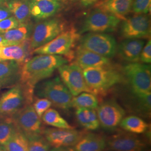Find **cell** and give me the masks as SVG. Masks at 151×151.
Segmentation results:
<instances>
[{"instance_id": "1", "label": "cell", "mask_w": 151, "mask_h": 151, "mask_svg": "<svg viewBox=\"0 0 151 151\" xmlns=\"http://www.w3.org/2000/svg\"><path fill=\"white\" fill-rule=\"evenodd\" d=\"M68 62L65 57L59 55H36L22 65L18 83L34 92L35 87L40 81L50 77L54 70Z\"/></svg>"}, {"instance_id": "2", "label": "cell", "mask_w": 151, "mask_h": 151, "mask_svg": "<svg viewBox=\"0 0 151 151\" xmlns=\"http://www.w3.org/2000/svg\"><path fill=\"white\" fill-rule=\"evenodd\" d=\"M82 73L87 86L94 95L104 94L124 81L122 74L111 66L88 68L82 70Z\"/></svg>"}, {"instance_id": "3", "label": "cell", "mask_w": 151, "mask_h": 151, "mask_svg": "<svg viewBox=\"0 0 151 151\" xmlns=\"http://www.w3.org/2000/svg\"><path fill=\"white\" fill-rule=\"evenodd\" d=\"M35 88L39 97L47 99L57 108L67 110L72 107L73 95L59 77L44 81Z\"/></svg>"}, {"instance_id": "4", "label": "cell", "mask_w": 151, "mask_h": 151, "mask_svg": "<svg viewBox=\"0 0 151 151\" xmlns=\"http://www.w3.org/2000/svg\"><path fill=\"white\" fill-rule=\"evenodd\" d=\"M33 96L17 83L0 97V118H10L24 106L32 104Z\"/></svg>"}, {"instance_id": "5", "label": "cell", "mask_w": 151, "mask_h": 151, "mask_svg": "<svg viewBox=\"0 0 151 151\" xmlns=\"http://www.w3.org/2000/svg\"><path fill=\"white\" fill-rule=\"evenodd\" d=\"M80 37L75 29L72 27L63 31L48 43L33 50L32 53L38 54L69 55L68 60L72 58L71 53L76 41Z\"/></svg>"}, {"instance_id": "6", "label": "cell", "mask_w": 151, "mask_h": 151, "mask_svg": "<svg viewBox=\"0 0 151 151\" xmlns=\"http://www.w3.org/2000/svg\"><path fill=\"white\" fill-rule=\"evenodd\" d=\"M116 42L113 36L105 32H89L81 38L80 47L110 58L116 53Z\"/></svg>"}, {"instance_id": "7", "label": "cell", "mask_w": 151, "mask_h": 151, "mask_svg": "<svg viewBox=\"0 0 151 151\" xmlns=\"http://www.w3.org/2000/svg\"><path fill=\"white\" fill-rule=\"evenodd\" d=\"M16 128L25 135L27 139L43 135L44 128L40 118L32 105H27L19 110L11 118Z\"/></svg>"}, {"instance_id": "8", "label": "cell", "mask_w": 151, "mask_h": 151, "mask_svg": "<svg viewBox=\"0 0 151 151\" xmlns=\"http://www.w3.org/2000/svg\"><path fill=\"white\" fill-rule=\"evenodd\" d=\"M122 19L106 11L97 8L87 16L80 34L86 32H113Z\"/></svg>"}, {"instance_id": "9", "label": "cell", "mask_w": 151, "mask_h": 151, "mask_svg": "<svg viewBox=\"0 0 151 151\" xmlns=\"http://www.w3.org/2000/svg\"><path fill=\"white\" fill-rule=\"evenodd\" d=\"M65 30V24L59 19H47L36 24L30 37L32 50L48 43Z\"/></svg>"}, {"instance_id": "10", "label": "cell", "mask_w": 151, "mask_h": 151, "mask_svg": "<svg viewBox=\"0 0 151 151\" xmlns=\"http://www.w3.org/2000/svg\"><path fill=\"white\" fill-rule=\"evenodd\" d=\"M123 72L135 93L151 92V73L150 65H143L137 62L126 65Z\"/></svg>"}, {"instance_id": "11", "label": "cell", "mask_w": 151, "mask_h": 151, "mask_svg": "<svg viewBox=\"0 0 151 151\" xmlns=\"http://www.w3.org/2000/svg\"><path fill=\"white\" fill-rule=\"evenodd\" d=\"M58 70L61 80L73 96H76L83 92L91 93L85 80L82 70L76 63L63 65Z\"/></svg>"}, {"instance_id": "12", "label": "cell", "mask_w": 151, "mask_h": 151, "mask_svg": "<svg viewBox=\"0 0 151 151\" xmlns=\"http://www.w3.org/2000/svg\"><path fill=\"white\" fill-rule=\"evenodd\" d=\"M120 34L125 39L148 38L151 34V22L146 14H136L123 20Z\"/></svg>"}, {"instance_id": "13", "label": "cell", "mask_w": 151, "mask_h": 151, "mask_svg": "<svg viewBox=\"0 0 151 151\" xmlns=\"http://www.w3.org/2000/svg\"><path fill=\"white\" fill-rule=\"evenodd\" d=\"M96 113L100 125L108 130L116 128L125 115L124 109L113 99L104 101L98 106Z\"/></svg>"}, {"instance_id": "14", "label": "cell", "mask_w": 151, "mask_h": 151, "mask_svg": "<svg viewBox=\"0 0 151 151\" xmlns=\"http://www.w3.org/2000/svg\"><path fill=\"white\" fill-rule=\"evenodd\" d=\"M86 134L85 132L75 129L48 128H44L43 131L44 137L53 148L75 146Z\"/></svg>"}, {"instance_id": "15", "label": "cell", "mask_w": 151, "mask_h": 151, "mask_svg": "<svg viewBox=\"0 0 151 151\" xmlns=\"http://www.w3.org/2000/svg\"><path fill=\"white\" fill-rule=\"evenodd\" d=\"M106 147L113 151H143L146 144L135 134L120 130L108 137Z\"/></svg>"}, {"instance_id": "16", "label": "cell", "mask_w": 151, "mask_h": 151, "mask_svg": "<svg viewBox=\"0 0 151 151\" xmlns=\"http://www.w3.org/2000/svg\"><path fill=\"white\" fill-rule=\"evenodd\" d=\"M30 46V39L28 38L22 43L0 47V61L14 60L22 67L26 62L30 60L32 53Z\"/></svg>"}, {"instance_id": "17", "label": "cell", "mask_w": 151, "mask_h": 151, "mask_svg": "<svg viewBox=\"0 0 151 151\" xmlns=\"http://www.w3.org/2000/svg\"><path fill=\"white\" fill-rule=\"evenodd\" d=\"M75 63L82 70L88 68L111 66L109 58L82 48L80 46L77 49Z\"/></svg>"}, {"instance_id": "18", "label": "cell", "mask_w": 151, "mask_h": 151, "mask_svg": "<svg viewBox=\"0 0 151 151\" xmlns=\"http://www.w3.org/2000/svg\"><path fill=\"white\" fill-rule=\"evenodd\" d=\"M29 7L31 16L44 20L57 14L61 5L58 0H34L29 2Z\"/></svg>"}, {"instance_id": "19", "label": "cell", "mask_w": 151, "mask_h": 151, "mask_svg": "<svg viewBox=\"0 0 151 151\" xmlns=\"http://www.w3.org/2000/svg\"><path fill=\"white\" fill-rule=\"evenodd\" d=\"M145 42L139 39H126L117 46L116 52L123 60L131 63L139 61Z\"/></svg>"}, {"instance_id": "20", "label": "cell", "mask_w": 151, "mask_h": 151, "mask_svg": "<svg viewBox=\"0 0 151 151\" xmlns=\"http://www.w3.org/2000/svg\"><path fill=\"white\" fill-rule=\"evenodd\" d=\"M20 69L21 66L14 60L0 61V88L17 83Z\"/></svg>"}, {"instance_id": "21", "label": "cell", "mask_w": 151, "mask_h": 151, "mask_svg": "<svg viewBox=\"0 0 151 151\" xmlns=\"http://www.w3.org/2000/svg\"><path fill=\"white\" fill-rule=\"evenodd\" d=\"M74 147L76 151H104L106 139L99 134L86 133Z\"/></svg>"}, {"instance_id": "22", "label": "cell", "mask_w": 151, "mask_h": 151, "mask_svg": "<svg viewBox=\"0 0 151 151\" xmlns=\"http://www.w3.org/2000/svg\"><path fill=\"white\" fill-rule=\"evenodd\" d=\"M32 24L30 22L21 24L16 28L1 32L5 42V46L17 45L30 38L32 32Z\"/></svg>"}, {"instance_id": "23", "label": "cell", "mask_w": 151, "mask_h": 151, "mask_svg": "<svg viewBox=\"0 0 151 151\" xmlns=\"http://www.w3.org/2000/svg\"><path fill=\"white\" fill-rule=\"evenodd\" d=\"M133 0H108L97 5L99 9L117 16L123 20L132 9Z\"/></svg>"}, {"instance_id": "24", "label": "cell", "mask_w": 151, "mask_h": 151, "mask_svg": "<svg viewBox=\"0 0 151 151\" xmlns=\"http://www.w3.org/2000/svg\"><path fill=\"white\" fill-rule=\"evenodd\" d=\"M4 5L11 12L20 24L30 22V12L29 2L25 0H8Z\"/></svg>"}, {"instance_id": "25", "label": "cell", "mask_w": 151, "mask_h": 151, "mask_svg": "<svg viewBox=\"0 0 151 151\" xmlns=\"http://www.w3.org/2000/svg\"><path fill=\"white\" fill-rule=\"evenodd\" d=\"M76 117L78 123L86 129L95 130L100 127L95 109L77 108L76 111Z\"/></svg>"}, {"instance_id": "26", "label": "cell", "mask_w": 151, "mask_h": 151, "mask_svg": "<svg viewBox=\"0 0 151 151\" xmlns=\"http://www.w3.org/2000/svg\"><path fill=\"white\" fill-rule=\"evenodd\" d=\"M120 126L123 129L133 134H142L146 132L149 125L146 122L136 115H129L122 120Z\"/></svg>"}, {"instance_id": "27", "label": "cell", "mask_w": 151, "mask_h": 151, "mask_svg": "<svg viewBox=\"0 0 151 151\" xmlns=\"http://www.w3.org/2000/svg\"><path fill=\"white\" fill-rule=\"evenodd\" d=\"M42 118L45 124L56 128L67 129H75L73 127L70 125L61 116L57 110L53 109H48L43 114Z\"/></svg>"}, {"instance_id": "28", "label": "cell", "mask_w": 151, "mask_h": 151, "mask_svg": "<svg viewBox=\"0 0 151 151\" xmlns=\"http://www.w3.org/2000/svg\"><path fill=\"white\" fill-rule=\"evenodd\" d=\"M28 145L27 138L16 128L11 138L4 147L6 151H28Z\"/></svg>"}, {"instance_id": "29", "label": "cell", "mask_w": 151, "mask_h": 151, "mask_svg": "<svg viewBox=\"0 0 151 151\" xmlns=\"http://www.w3.org/2000/svg\"><path fill=\"white\" fill-rule=\"evenodd\" d=\"M99 106V101L95 95L89 93H81L73 97L72 107L96 109Z\"/></svg>"}, {"instance_id": "30", "label": "cell", "mask_w": 151, "mask_h": 151, "mask_svg": "<svg viewBox=\"0 0 151 151\" xmlns=\"http://www.w3.org/2000/svg\"><path fill=\"white\" fill-rule=\"evenodd\" d=\"M135 111L146 116H150L151 110V92L146 93H135Z\"/></svg>"}, {"instance_id": "31", "label": "cell", "mask_w": 151, "mask_h": 151, "mask_svg": "<svg viewBox=\"0 0 151 151\" xmlns=\"http://www.w3.org/2000/svg\"><path fill=\"white\" fill-rule=\"evenodd\" d=\"M16 127L10 118H0V145L3 146L10 139Z\"/></svg>"}, {"instance_id": "32", "label": "cell", "mask_w": 151, "mask_h": 151, "mask_svg": "<svg viewBox=\"0 0 151 151\" xmlns=\"http://www.w3.org/2000/svg\"><path fill=\"white\" fill-rule=\"evenodd\" d=\"M28 151H49L50 146L43 135L28 139Z\"/></svg>"}, {"instance_id": "33", "label": "cell", "mask_w": 151, "mask_h": 151, "mask_svg": "<svg viewBox=\"0 0 151 151\" xmlns=\"http://www.w3.org/2000/svg\"><path fill=\"white\" fill-rule=\"evenodd\" d=\"M52 104L45 98H35V101L33 104V108L39 118H42L43 114L49 108Z\"/></svg>"}, {"instance_id": "34", "label": "cell", "mask_w": 151, "mask_h": 151, "mask_svg": "<svg viewBox=\"0 0 151 151\" xmlns=\"http://www.w3.org/2000/svg\"><path fill=\"white\" fill-rule=\"evenodd\" d=\"M151 0H133L132 11L135 14H147L151 11Z\"/></svg>"}, {"instance_id": "35", "label": "cell", "mask_w": 151, "mask_h": 151, "mask_svg": "<svg viewBox=\"0 0 151 151\" xmlns=\"http://www.w3.org/2000/svg\"><path fill=\"white\" fill-rule=\"evenodd\" d=\"M21 24L13 16H11L0 22V33L15 29Z\"/></svg>"}, {"instance_id": "36", "label": "cell", "mask_w": 151, "mask_h": 151, "mask_svg": "<svg viewBox=\"0 0 151 151\" xmlns=\"http://www.w3.org/2000/svg\"><path fill=\"white\" fill-rule=\"evenodd\" d=\"M139 60L144 63H151V41L150 39L146 45L142 49L140 55Z\"/></svg>"}, {"instance_id": "37", "label": "cell", "mask_w": 151, "mask_h": 151, "mask_svg": "<svg viewBox=\"0 0 151 151\" xmlns=\"http://www.w3.org/2000/svg\"><path fill=\"white\" fill-rule=\"evenodd\" d=\"M11 16V12L4 4L0 5V22Z\"/></svg>"}, {"instance_id": "38", "label": "cell", "mask_w": 151, "mask_h": 151, "mask_svg": "<svg viewBox=\"0 0 151 151\" xmlns=\"http://www.w3.org/2000/svg\"><path fill=\"white\" fill-rule=\"evenodd\" d=\"M49 151H76L74 148L70 147H60L58 148H54Z\"/></svg>"}, {"instance_id": "39", "label": "cell", "mask_w": 151, "mask_h": 151, "mask_svg": "<svg viewBox=\"0 0 151 151\" xmlns=\"http://www.w3.org/2000/svg\"><path fill=\"white\" fill-rule=\"evenodd\" d=\"M97 1V0H81V3L85 6H88L93 4Z\"/></svg>"}, {"instance_id": "40", "label": "cell", "mask_w": 151, "mask_h": 151, "mask_svg": "<svg viewBox=\"0 0 151 151\" xmlns=\"http://www.w3.org/2000/svg\"><path fill=\"white\" fill-rule=\"evenodd\" d=\"M1 46H5V42L3 36L0 33V47Z\"/></svg>"}, {"instance_id": "41", "label": "cell", "mask_w": 151, "mask_h": 151, "mask_svg": "<svg viewBox=\"0 0 151 151\" xmlns=\"http://www.w3.org/2000/svg\"><path fill=\"white\" fill-rule=\"evenodd\" d=\"M8 0H0V5H4Z\"/></svg>"}, {"instance_id": "42", "label": "cell", "mask_w": 151, "mask_h": 151, "mask_svg": "<svg viewBox=\"0 0 151 151\" xmlns=\"http://www.w3.org/2000/svg\"><path fill=\"white\" fill-rule=\"evenodd\" d=\"M0 151H6L5 149L3 146L0 145Z\"/></svg>"}, {"instance_id": "43", "label": "cell", "mask_w": 151, "mask_h": 151, "mask_svg": "<svg viewBox=\"0 0 151 151\" xmlns=\"http://www.w3.org/2000/svg\"><path fill=\"white\" fill-rule=\"evenodd\" d=\"M108 0H102V1L101 2H99V4H98V5H100V4H103L104 2H106V1H107Z\"/></svg>"}, {"instance_id": "44", "label": "cell", "mask_w": 151, "mask_h": 151, "mask_svg": "<svg viewBox=\"0 0 151 151\" xmlns=\"http://www.w3.org/2000/svg\"><path fill=\"white\" fill-rule=\"evenodd\" d=\"M25 1H34V0H25Z\"/></svg>"}, {"instance_id": "45", "label": "cell", "mask_w": 151, "mask_h": 151, "mask_svg": "<svg viewBox=\"0 0 151 151\" xmlns=\"http://www.w3.org/2000/svg\"><path fill=\"white\" fill-rule=\"evenodd\" d=\"M58 1H65V0H58Z\"/></svg>"}]
</instances>
